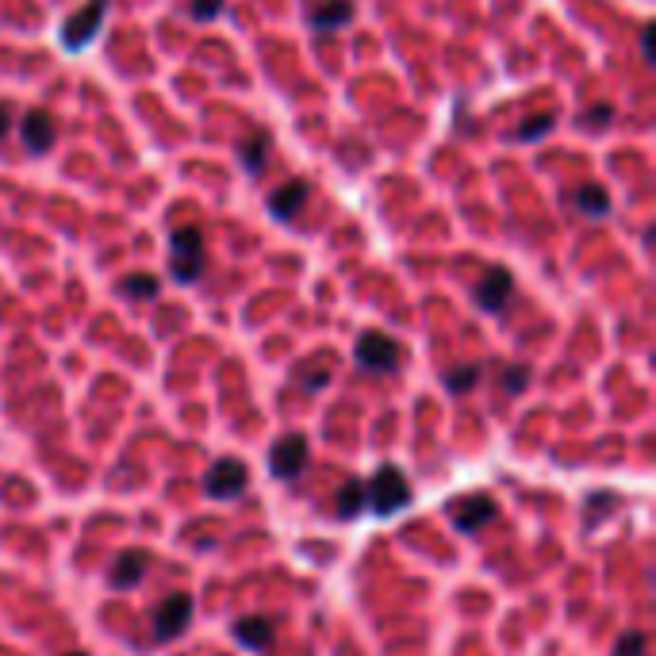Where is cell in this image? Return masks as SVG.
Returning a JSON list of instances; mask_svg holds the SVG:
<instances>
[{
	"mask_svg": "<svg viewBox=\"0 0 656 656\" xmlns=\"http://www.w3.org/2000/svg\"><path fill=\"white\" fill-rule=\"evenodd\" d=\"M169 277L177 284H196L204 277V235L196 227H181L169 238Z\"/></svg>",
	"mask_w": 656,
	"mask_h": 656,
	"instance_id": "6da1fadb",
	"label": "cell"
},
{
	"mask_svg": "<svg viewBox=\"0 0 656 656\" xmlns=\"http://www.w3.org/2000/svg\"><path fill=\"white\" fill-rule=\"evenodd\" d=\"M365 503L373 507L376 515H396L411 503V484L396 465L376 469L373 484H365Z\"/></svg>",
	"mask_w": 656,
	"mask_h": 656,
	"instance_id": "7a4b0ae2",
	"label": "cell"
},
{
	"mask_svg": "<svg viewBox=\"0 0 656 656\" xmlns=\"http://www.w3.org/2000/svg\"><path fill=\"white\" fill-rule=\"evenodd\" d=\"M357 365L369 369V373H396L403 365V346L396 338L380 334V330H365L357 338Z\"/></svg>",
	"mask_w": 656,
	"mask_h": 656,
	"instance_id": "3957f363",
	"label": "cell"
},
{
	"mask_svg": "<svg viewBox=\"0 0 656 656\" xmlns=\"http://www.w3.org/2000/svg\"><path fill=\"white\" fill-rule=\"evenodd\" d=\"M250 488V469L238 461V457H223V461H215L204 476V492L211 499H242Z\"/></svg>",
	"mask_w": 656,
	"mask_h": 656,
	"instance_id": "277c9868",
	"label": "cell"
},
{
	"mask_svg": "<svg viewBox=\"0 0 656 656\" xmlns=\"http://www.w3.org/2000/svg\"><path fill=\"white\" fill-rule=\"evenodd\" d=\"M449 518H453V526H457L461 534H480L484 526H492L495 518H499V507H495L492 495H484V492L461 495V499L449 503Z\"/></svg>",
	"mask_w": 656,
	"mask_h": 656,
	"instance_id": "5b68a950",
	"label": "cell"
},
{
	"mask_svg": "<svg viewBox=\"0 0 656 656\" xmlns=\"http://www.w3.org/2000/svg\"><path fill=\"white\" fill-rule=\"evenodd\" d=\"M108 16V0H89L85 8H77L70 20L62 24V47L66 50H81L89 47L96 35H100V24Z\"/></svg>",
	"mask_w": 656,
	"mask_h": 656,
	"instance_id": "8992f818",
	"label": "cell"
},
{
	"mask_svg": "<svg viewBox=\"0 0 656 656\" xmlns=\"http://www.w3.org/2000/svg\"><path fill=\"white\" fill-rule=\"evenodd\" d=\"M307 457H311V449H307L304 434H284L277 438V446L269 449V469L277 480H296L307 469Z\"/></svg>",
	"mask_w": 656,
	"mask_h": 656,
	"instance_id": "52a82bcc",
	"label": "cell"
},
{
	"mask_svg": "<svg viewBox=\"0 0 656 656\" xmlns=\"http://www.w3.org/2000/svg\"><path fill=\"white\" fill-rule=\"evenodd\" d=\"M511 292H515L511 269L495 265V269H488V277L472 288V300H476V307H480L484 315H499V311L507 307V300H511Z\"/></svg>",
	"mask_w": 656,
	"mask_h": 656,
	"instance_id": "ba28073f",
	"label": "cell"
},
{
	"mask_svg": "<svg viewBox=\"0 0 656 656\" xmlns=\"http://www.w3.org/2000/svg\"><path fill=\"white\" fill-rule=\"evenodd\" d=\"M188 618H192V595H185V591L169 595V599L158 603V610H154V637H158V641L181 637V633L188 630Z\"/></svg>",
	"mask_w": 656,
	"mask_h": 656,
	"instance_id": "9c48e42d",
	"label": "cell"
},
{
	"mask_svg": "<svg viewBox=\"0 0 656 656\" xmlns=\"http://www.w3.org/2000/svg\"><path fill=\"white\" fill-rule=\"evenodd\" d=\"M146 568H150V553H146V549H123L116 561H112L108 584L116 587V591H127V587L142 584Z\"/></svg>",
	"mask_w": 656,
	"mask_h": 656,
	"instance_id": "30bf717a",
	"label": "cell"
},
{
	"mask_svg": "<svg viewBox=\"0 0 656 656\" xmlns=\"http://www.w3.org/2000/svg\"><path fill=\"white\" fill-rule=\"evenodd\" d=\"M307 200H311V185L296 177V181H288V185H281L269 196V211H273V219L288 223V219H296L307 208Z\"/></svg>",
	"mask_w": 656,
	"mask_h": 656,
	"instance_id": "8fae6325",
	"label": "cell"
},
{
	"mask_svg": "<svg viewBox=\"0 0 656 656\" xmlns=\"http://www.w3.org/2000/svg\"><path fill=\"white\" fill-rule=\"evenodd\" d=\"M20 135H24V146L31 154H47L54 146V119L43 112V108H31L20 123Z\"/></svg>",
	"mask_w": 656,
	"mask_h": 656,
	"instance_id": "7c38bea8",
	"label": "cell"
},
{
	"mask_svg": "<svg viewBox=\"0 0 656 656\" xmlns=\"http://www.w3.org/2000/svg\"><path fill=\"white\" fill-rule=\"evenodd\" d=\"M235 641L250 653H265L273 645V622L261 618V614H246V618L235 622Z\"/></svg>",
	"mask_w": 656,
	"mask_h": 656,
	"instance_id": "4fadbf2b",
	"label": "cell"
},
{
	"mask_svg": "<svg viewBox=\"0 0 656 656\" xmlns=\"http://www.w3.org/2000/svg\"><path fill=\"white\" fill-rule=\"evenodd\" d=\"M350 20H353L350 0H327L323 8L307 12V24H311V31H319V35H334L338 27H346Z\"/></svg>",
	"mask_w": 656,
	"mask_h": 656,
	"instance_id": "5bb4252c",
	"label": "cell"
},
{
	"mask_svg": "<svg viewBox=\"0 0 656 656\" xmlns=\"http://www.w3.org/2000/svg\"><path fill=\"white\" fill-rule=\"evenodd\" d=\"M269 150H273V139H269L265 131H258V135H250V139H246V142H242V146H238V158H242V169L258 177L261 169L269 165Z\"/></svg>",
	"mask_w": 656,
	"mask_h": 656,
	"instance_id": "9a60e30c",
	"label": "cell"
},
{
	"mask_svg": "<svg viewBox=\"0 0 656 656\" xmlns=\"http://www.w3.org/2000/svg\"><path fill=\"white\" fill-rule=\"evenodd\" d=\"M576 208L584 211V215H591V219H603V215H610V196L603 185H580L576 188Z\"/></svg>",
	"mask_w": 656,
	"mask_h": 656,
	"instance_id": "2e32d148",
	"label": "cell"
},
{
	"mask_svg": "<svg viewBox=\"0 0 656 656\" xmlns=\"http://www.w3.org/2000/svg\"><path fill=\"white\" fill-rule=\"evenodd\" d=\"M361 507H369V503H365V484H361V480L342 484V488H338V518H357L361 515Z\"/></svg>",
	"mask_w": 656,
	"mask_h": 656,
	"instance_id": "e0dca14e",
	"label": "cell"
},
{
	"mask_svg": "<svg viewBox=\"0 0 656 656\" xmlns=\"http://www.w3.org/2000/svg\"><path fill=\"white\" fill-rule=\"evenodd\" d=\"M296 384L304 388V392H319V388H327L330 384V369L327 365H319V361H304V365H296Z\"/></svg>",
	"mask_w": 656,
	"mask_h": 656,
	"instance_id": "ac0fdd59",
	"label": "cell"
},
{
	"mask_svg": "<svg viewBox=\"0 0 656 656\" xmlns=\"http://www.w3.org/2000/svg\"><path fill=\"white\" fill-rule=\"evenodd\" d=\"M158 277H150V273H131V277H123V284H119V292L123 296H135V300H154L158 296Z\"/></svg>",
	"mask_w": 656,
	"mask_h": 656,
	"instance_id": "d6986e66",
	"label": "cell"
},
{
	"mask_svg": "<svg viewBox=\"0 0 656 656\" xmlns=\"http://www.w3.org/2000/svg\"><path fill=\"white\" fill-rule=\"evenodd\" d=\"M476 380H480V365H457V369L446 373V388L453 396H465V392L476 388Z\"/></svg>",
	"mask_w": 656,
	"mask_h": 656,
	"instance_id": "ffe728a7",
	"label": "cell"
},
{
	"mask_svg": "<svg viewBox=\"0 0 656 656\" xmlns=\"http://www.w3.org/2000/svg\"><path fill=\"white\" fill-rule=\"evenodd\" d=\"M557 127V116L553 112H541V116H534V119H526L522 127L515 131V139L518 142H534V139H545L549 131Z\"/></svg>",
	"mask_w": 656,
	"mask_h": 656,
	"instance_id": "44dd1931",
	"label": "cell"
},
{
	"mask_svg": "<svg viewBox=\"0 0 656 656\" xmlns=\"http://www.w3.org/2000/svg\"><path fill=\"white\" fill-rule=\"evenodd\" d=\"M499 380H503V388H507L511 396H522V392H526V384H530V369H526V365H507Z\"/></svg>",
	"mask_w": 656,
	"mask_h": 656,
	"instance_id": "7402d4cb",
	"label": "cell"
},
{
	"mask_svg": "<svg viewBox=\"0 0 656 656\" xmlns=\"http://www.w3.org/2000/svg\"><path fill=\"white\" fill-rule=\"evenodd\" d=\"M614 656H645V637L641 633H626L614 641Z\"/></svg>",
	"mask_w": 656,
	"mask_h": 656,
	"instance_id": "603a6c76",
	"label": "cell"
},
{
	"mask_svg": "<svg viewBox=\"0 0 656 656\" xmlns=\"http://www.w3.org/2000/svg\"><path fill=\"white\" fill-rule=\"evenodd\" d=\"M223 12V0H192L188 4V16L192 20H215Z\"/></svg>",
	"mask_w": 656,
	"mask_h": 656,
	"instance_id": "cb8c5ba5",
	"label": "cell"
},
{
	"mask_svg": "<svg viewBox=\"0 0 656 656\" xmlns=\"http://www.w3.org/2000/svg\"><path fill=\"white\" fill-rule=\"evenodd\" d=\"M580 119H584V127H603V123L614 119V108H610V104H599V108H587Z\"/></svg>",
	"mask_w": 656,
	"mask_h": 656,
	"instance_id": "d4e9b609",
	"label": "cell"
},
{
	"mask_svg": "<svg viewBox=\"0 0 656 656\" xmlns=\"http://www.w3.org/2000/svg\"><path fill=\"white\" fill-rule=\"evenodd\" d=\"M653 24H645L641 27V54H645V62H656V54H653Z\"/></svg>",
	"mask_w": 656,
	"mask_h": 656,
	"instance_id": "484cf974",
	"label": "cell"
},
{
	"mask_svg": "<svg viewBox=\"0 0 656 656\" xmlns=\"http://www.w3.org/2000/svg\"><path fill=\"white\" fill-rule=\"evenodd\" d=\"M8 131H12V104L0 100V139H4Z\"/></svg>",
	"mask_w": 656,
	"mask_h": 656,
	"instance_id": "4316f807",
	"label": "cell"
},
{
	"mask_svg": "<svg viewBox=\"0 0 656 656\" xmlns=\"http://www.w3.org/2000/svg\"><path fill=\"white\" fill-rule=\"evenodd\" d=\"M66 656H89V653H66Z\"/></svg>",
	"mask_w": 656,
	"mask_h": 656,
	"instance_id": "83f0119b",
	"label": "cell"
}]
</instances>
